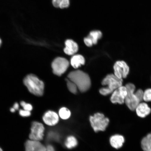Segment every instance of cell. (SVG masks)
Listing matches in <instances>:
<instances>
[{"mask_svg":"<svg viewBox=\"0 0 151 151\" xmlns=\"http://www.w3.org/2000/svg\"><path fill=\"white\" fill-rule=\"evenodd\" d=\"M68 77L76 85L81 92L86 91L91 86V81L89 76L82 71L77 70L71 71L68 75Z\"/></svg>","mask_w":151,"mask_h":151,"instance_id":"1","label":"cell"},{"mask_svg":"<svg viewBox=\"0 0 151 151\" xmlns=\"http://www.w3.org/2000/svg\"><path fill=\"white\" fill-rule=\"evenodd\" d=\"M23 82L30 93L39 97L42 96L44 93V83L37 76L33 74L26 75L23 79Z\"/></svg>","mask_w":151,"mask_h":151,"instance_id":"2","label":"cell"},{"mask_svg":"<svg viewBox=\"0 0 151 151\" xmlns=\"http://www.w3.org/2000/svg\"><path fill=\"white\" fill-rule=\"evenodd\" d=\"M91 124L95 132L105 131L108 126L109 120L102 113H97L90 118Z\"/></svg>","mask_w":151,"mask_h":151,"instance_id":"3","label":"cell"},{"mask_svg":"<svg viewBox=\"0 0 151 151\" xmlns=\"http://www.w3.org/2000/svg\"><path fill=\"white\" fill-rule=\"evenodd\" d=\"M126 87L127 89V94L124 102L130 110H135L138 105L141 102L134 93L135 87L131 83L126 84Z\"/></svg>","mask_w":151,"mask_h":151,"instance_id":"4","label":"cell"},{"mask_svg":"<svg viewBox=\"0 0 151 151\" xmlns=\"http://www.w3.org/2000/svg\"><path fill=\"white\" fill-rule=\"evenodd\" d=\"M69 65V62L66 58L61 57L56 58L52 64L53 73L58 76H61L67 70Z\"/></svg>","mask_w":151,"mask_h":151,"instance_id":"5","label":"cell"},{"mask_svg":"<svg viewBox=\"0 0 151 151\" xmlns=\"http://www.w3.org/2000/svg\"><path fill=\"white\" fill-rule=\"evenodd\" d=\"M45 128L41 123L34 122L32 123L31 132L29 134V138L31 140L40 141L42 140L44 137Z\"/></svg>","mask_w":151,"mask_h":151,"instance_id":"6","label":"cell"},{"mask_svg":"<svg viewBox=\"0 0 151 151\" xmlns=\"http://www.w3.org/2000/svg\"><path fill=\"white\" fill-rule=\"evenodd\" d=\"M101 84L103 86H106V88L113 92L122 86V80L118 78L114 75L109 74L103 79Z\"/></svg>","mask_w":151,"mask_h":151,"instance_id":"7","label":"cell"},{"mask_svg":"<svg viewBox=\"0 0 151 151\" xmlns=\"http://www.w3.org/2000/svg\"><path fill=\"white\" fill-rule=\"evenodd\" d=\"M114 75L119 79L126 78L129 74V66L123 61H118L115 63L114 66Z\"/></svg>","mask_w":151,"mask_h":151,"instance_id":"8","label":"cell"},{"mask_svg":"<svg viewBox=\"0 0 151 151\" xmlns=\"http://www.w3.org/2000/svg\"><path fill=\"white\" fill-rule=\"evenodd\" d=\"M127 94V88L126 86H121L117 88L113 92L110 100L113 104H122L125 101Z\"/></svg>","mask_w":151,"mask_h":151,"instance_id":"9","label":"cell"},{"mask_svg":"<svg viewBox=\"0 0 151 151\" xmlns=\"http://www.w3.org/2000/svg\"><path fill=\"white\" fill-rule=\"evenodd\" d=\"M26 151H46V148L40 141L29 139L26 142Z\"/></svg>","mask_w":151,"mask_h":151,"instance_id":"10","label":"cell"},{"mask_svg":"<svg viewBox=\"0 0 151 151\" xmlns=\"http://www.w3.org/2000/svg\"><path fill=\"white\" fill-rule=\"evenodd\" d=\"M43 122L47 125L53 126L59 121V116L57 113L51 111H49L45 113L42 117Z\"/></svg>","mask_w":151,"mask_h":151,"instance_id":"11","label":"cell"},{"mask_svg":"<svg viewBox=\"0 0 151 151\" xmlns=\"http://www.w3.org/2000/svg\"><path fill=\"white\" fill-rule=\"evenodd\" d=\"M65 47L64 51L69 55H73L78 51V46L77 43L72 40H67L65 41Z\"/></svg>","mask_w":151,"mask_h":151,"instance_id":"12","label":"cell"},{"mask_svg":"<svg viewBox=\"0 0 151 151\" xmlns=\"http://www.w3.org/2000/svg\"><path fill=\"white\" fill-rule=\"evenodd\" d=\"M135 110L137 116L142 118L146 117L151 112V109L148 105L145 103H139Z\"/></svg>","mask_w":151,"mask_h":151,"instance_id":"13","label":"cell"},{"mask_svg":"<svg viewBox=\"0 0 151 151\" xmlns=\"http://www.w3.org/2000/svg\"><path fill=\"white\" fill-rule=\"evenodd\" d=\"M111 146L118 149L121 148L124 142V138L122 135L116 134L112 136L109 139Z\"/></svg>","mask_w":151,"mask_h":151,"instance_id":"14","label":"cell"},{"mask_svg":"<svg viewBox=\"0 0 151 151\" xmlns=\"http://www.w3.org/2000/svg\"><path fill=\"white\" fill-rule=\"evenodd\" d=\"M85 63V58L81 55H76L71 58V65L75 69L78 68L81 65H84Z\"/></svg>","mask_w":151,"mask_h":151,"instance_id":"15","label":"cell"},{"mask_svg":"<svg viewBox=\"0 0 151 151\" xmlns=\"http://www.w3.org/2000/svg\"><path fill=\"white\" fill-rule=\"evenodd\" d=\"M142 148L144 151H151V133L143 137L141 142Z\"/></svg>","mask_w":151,"mask_h":151,"instance_id":"16","label":"cell"},{"mask_svg":"<svg viewBox=\"0 0 151 151\" xmlns=\"http://www.w3.org/2000/svg\"><path fill=\"white\" fill-rule=\"evenodd\" d=\"M52 4L55 7L64 9L69 6L70 1L69 0H52Z\"/></svg>","mask_w":151,"mask_h":151,"instance_id":"17","label":"cell"},{"mask_svg":"<svg viewBox=\"0 0 151 151\" xmlns=\"http://www.w3.org/2000/svg\"><path fill=\"white\" fill-rule=\"evenodd\" d=\"M102 34L100 31H93L91 32L88 37L91 41L93 45L97 44L98 40L101 39Z\"/></svg>","mask_w":151,"mask_h":151,"instance_id":"18","label":"cell"},{"mask_svg":"<svg viewBox=\"0 0 151 151\" xmlns=\"http://www.w3.org/2000/svg\"><path fill=\"white\" fill-rule=\"evenodd\" d=\"M77 141L76 138L73 136H69L67 137L65 142V145L66 147L68 149L74 148L77 145Z\"/></svg>","mask_w":151,"mask_h":151,"instance_id":"19","label":"cell"},{"mask_svg":"<svg viewBox=\"0 0 151 151\" xmlns=\"http://www.w3.org/2000/svg\"><path fill=\"white\" fill-rule=\"evenodd\" d=\"M59 115L62 119L67 120L70 116L71 112L68 109L63 107L60 109Z\"/></svg>","mask_w":151,"mask_h":151,"instance_id":"20","label":"cell"},{"mask_svg":"<svg viewBox=\"0 0 151 151\" xmlns=\"http://www.w3.org/2000/svg\"><path fill=\"white\" fill-rule=\"evenodd\" d=\"M65 80L67 82V87L69 91L73 94H76L78 88L76 85L68 78H66Z\"/></svg>","mask_w":151,"mask_h":151,"instance_id":"21","label":"cell"},{"mask_svg":"<svg viewBox=\"0 0 151 151\" xmlns=\"http://www.w3.org/2000/svg\"><path fill=\"white\" fill-rule=\"evenodd\" d=\"M143 100L146 102H151V88H148L145 91Z\"/></svg>","mask_w":151,"mask_h":151,"instance_id":"22","label":"cell"},{"mask_svg":"<svg viewBox=\"0 0 151 151\" xmlns=\"http://www.w3.org/2000/svg\"><path fill=\"white\" fill-rule=\"evenodd\" d=\"M20 105L24 110L30 111L32 110L33 107L32 105L30 103H26V102L22 101L20 102Z\"/></svg>","mask_w":151,"mask_h":151,"instance_id":"23","label":"cell"},{"mask_svg":"<svg viewBox=\"0 0 151 151\" xmlns=\"http://www.w3.org/2000/svg\"><path fill=\"white\" fill-rule=\"evenodd\" d=\"M31 112L24 110V109H21L19 111V114L21 116L23 117H28L31 115Z\"/></svg>","mask_w":151,"mask_h":151,"instance_id":"24","label":"cell"},{"mask_svg":"<svg viewBox=\"0 0 151 151\" xmlns=\"http://www.w3.org/2000/svg\"><path fill=\"white\" fill-rule=\"evenodd\" d=\"M135 95L136 96L139 101L141 102L143 100V94L144 92L141 89L138 90L135 93Z\"/></svg>","mask_w":151,"mask_h":151,"instance_id":"25","label":"cell"},{"mask_svg":"<svg viewBox=\"0 0 151 151\" xmlns=\"http://www.w3.org/2000/svg\"><path fill=\"white\" fill-rule=\"evenodd\" d=\"M84 42L85 44L88 47H91L93 45V43H92L91 41V40L89 38H88V37L85 38L84 39Z\"/></svg>","mask_w":151,"mask_h":151,"instance_id":"26","label":"cell"},{"mask_svg":"<svg viewBox=\"0 0 151 151\" xmlns=\"http://www.w3.org/2000/svg\"><path fill=\"white\" fill-rule=\"evenodd\" d=\"M46 151H55L52 145H49L46 147Z\"/></svg>","mask_w":151,"mask_h":151,"instance_id":"27","label":"cell"},{"mask_svg":"<svg viewBox=\"0 0 151 151\" xmlns=\"http://www.w3.org/2000/svg\"><path fill=\"white\" fill-rule=\"evenodd\" d=\"M13 107L16 110H18L19 108V105L18 103H15L13 105Z\"/></svg>","mask_w":151,"mask_h":151,"instance_id":"28","label":"cell"},{"mask_svg":"<svg viewBox=\"0 0 151 151\" xmlns=\"http://www.w3.org/2000/svg\"><path fill=\"white\" fill-rule=\"evenodd\" d=\"M10 111H11V112L12 113H14L15 112V111H16V110L13 108V107H12V108H11L10 109Z\"/></svg>","mask_w":151,"mask_h":151,"instance_id":"29","label":"cell"},{"mask_svg":"<svg viewBox=\"0 0 151 151\" xmlns=\"http://www.w3.org/2000/svg\"><path fill=\"white\" fill-rule=\"evenodd\" d=\"M2 44V40L1 38H0V47L1 46Z\"/></svg>","mask_w":151,"mask_h":151,"instance_id":"30","label":"cell"},{"mask_svg":"<svg viewBox=\"0 0 151 151\" xmlns=\"http://www.w3.org/2000/svg\"><path fill=\"white\" fill-rule=\"evenodd\" d=\"M0 151H3L2 149L0 147Z\"/></svg>","mask_w":151,"mask_h":151,"instance_id":"31","label":"cell"}]
</instances>
